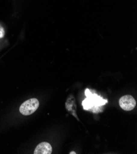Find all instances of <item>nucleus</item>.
Instances as JSON below:
<instances>
[{"mask_svg": "<svg viewBox=\"0 0 137 154\" xmlns=\"http://www.w3.org/2000/svg\"><path fill=\"white\" fill-rule=\"evenodd\" d=\"M5 29L3 28V26L0 25V38H3L5 36Z\"/></svg>", "mask_w": 137, "mask_h": 154, "instance_id": "nucleus-4", "label": "nucleus"}, {"mask_svg": "<svg viewBox=\"0 0 137 154\" xmlns=\"http://www.w3.org/2000/svg\"><path fill=\"white\" fill-rule=\"evenodd\" d=\"M70 154H71V153H74V154H75V153H75V152H70Z\"/></svg>", "mask_w": 137, "mask_h": 154, "instance_id": "nucleus-5", "label": "nucleus"}, {"mask_svg": "<svg viewBox=\"0 0 137 154\" xmlns=\"http://www.w3.org/2000/svg\"><path fill=\"white\" fill-rule=\"evenodd\" d=\"M52 152L51 145L46 142H43L39 144L35 151V154H51Z\"/></svg>", "mask_w": 137, "mask_h": 154, "instance_id": "nucleus-3", "label": "nucleus"}, {"mask_svg": "<svg viewBox=\"0 0 137 154\" xmlns=\"http://www.w3.org/2000/svg\"><path fill=\"white\" fill-rule=\"evenodd\" d=\"M119 104L123 110L130 111L135 108L136 106V101L132 96L127 95L122 97L119 99Z\"/></svg>", "mask_w": 137, "mask_h": 154, "instance_id": "nucleus-2", "label": "nucleus"}, {"mask_svg": "<svg viewBox=\"0 0 137 154\" xmlns=\"http://www.w3.org/2000/svg\"><path fill=\"white\" fill-rule=\"evenodd\" d=\"M39 106V101L36 98H31L25 101L20 107V112L23 116H30L34 113Z\"/></svg>", "mask_w": 137, "mask_h": 154, "instance_id": "nucleus-1", "label": "nucleus"}]
</instances>
